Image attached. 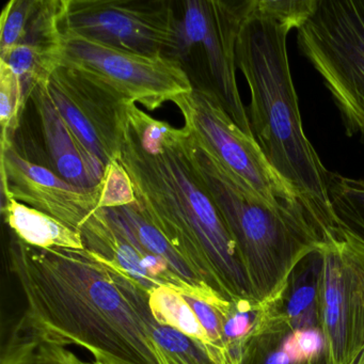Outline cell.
<instances>
[{"label":"cell","mask_w":364,"mask_h":364,"mask_svg":"<svg viewBox=\"0 0 364 364\" xmlns=\"http://www.w3.org/2000/svg\"><path fill=\"white\" fill-rule=\"evenodd\" d=\"M10 270L22 319L44 340L86 348L100 364H165L153 340L150 295L86 249H41L16 236Z\"/></svg>","instance_id":"1"},{"label":"cell","mask_w":364,"mask_h":364,"mask_svg":"<svg viewBox=\"0 0 364 364\" xmlns=\"http://www.w3.org/2000/svg\"><path fill=\"white\" fill-rule=\"evenodd\" d=\"M119 163L142 215L193 272L229 301L255 299L235 242L198 169L191 133L131 104Z\"/></svg>","instance_id":"2"},{"label":"cell","mask_w":364,"mask_h":364,"mask_svg":"<svg viewBox=\"0 0 364 364\" xmlns=\"http://www.w3.org/2000/svg\"><path fill=\"white\" fill-rule=\"evenodd\" d=\"M289 31L251 14L247 0L236 65L250 91L247 112L253 135L272 168L295 189L323 242L342 227L329 197L331 172L304 134L287 55Z\"/></svg>","instance_id":"3"},{"label":"cell","mask_w":364,"mask_h":364,"mask_svg":"<svg viewBox=\"0 0 364 364\" xmlns=\"http://www.w3.org/2000/svg\"><path fill=\"white\" fill-rule=\"evenodd\" d=\"M193 152L237 247L253 297L259 304H272L297 265L318 250L321 234L304 208L268 203L193 138Z\"/></svg>","instance_id":"4"},{"label":"cell","mask_w":364,"mask_h":364,"mask_svg":"<svg viewBox=\"0 0 364 364\" xmlns=\"http://www.w3.org/2000/svg\"><path fill=\"white\" fill-rule=\"evenodd\" d=\"M297 42L323 78L347 136L364 141V0H318Z\"/></svg>","instance_id":"5"},{"label":"cell","mask_w":364,"mask_h":364,"mask_svg":"<svg viewBox=\"0 0 364 364\" xmlns=\"http://www.w3.org/2000/svg\"><path fill=\"white\" fill-rule=\"evenodd\" d=\"M63 31L134 54L183 60L180 18L169 0H65Z\"/></svg>","instance_id":"6"},{"label":"cell","mask_w":364,"mask_h":364,"mask_svg":"<svg viewBox=\"0 0 364 364\" xmlns=\"http://www.w3.org/2000/svg\"><path fill=\"white\" fill-rule=\"evenodd\" d=\"M172 102L195 141L230 173L268 203L302 208L295 189L272 168L257 139L234 122L213 91L198 87Z\"/></svg>","instance_id":"7"},{"label":"cell","mask_w":364,"mask_h":364,"mask_svg":"<svg viewBox=\"0 0 364 364\" xmlns=\"http://www.w3.org/2000/svg\"><path fill=\"white\" fill-rule=\"evenodd\" d=\"M321 306L331 364H364V240L345 228L321 242Z\"/></svg>","instance_id":"8"},{"label":"cell","mask_w":364,"mask_h":364,"mask_svg":"<svg viewBox=\"0 0 364 364\" xmlns=\"http://www.w3.org/2000/svg\"><path fill=\"white\" fill-rule=\"evenodd\" d=\"M63 39L61 65L95 76L150 112L195 88L183 63L176 59L117 50L67 31H63Z\"/></svg>","instance_id":"9"},{"label":"cell","mask_w":364,"mask_h":364,"mask_svg":"<svg viewBox=\"0 0 364 364\" xmlns=\"http://www.w3.org/2000/svg\"><path fill=\"white\" fill-rule=\"evenodd\" d=\"M180 18L183 59L201 53L208 90L213 91L234 122L255 137L236 80V44L246 16L247 0H186Z\"/></svg>","instance_id":"10"},{"label":"cell","mask_w":364,"mask_h":364,"mask_svg":"<svg viewBox=\"0 0 364 364\" xmlns=\"http://www.w3.org/2000/svg\"><path fill=\"white\" fill-rule=\"evenodd\" d=\"M46 88L87 150L106 168L119 161L133 102L95 76L67 65L53 72Z\"/></svg>","instance_id":"11"},{"label":"cell","mask_w":364,"mask_h":364,"mask_svg":"<svg viewBox=\"0 0 364 364\" xmlns=\"http://www.w3.org/2000/svg\"><path fill=\"white\" fill-rule=\"evenodd\" d=\"M1 185L4 197L14 198L80 233L101 208L102 186L88 191L67 182L46 166L23 157L14 141L1 144Z\"/></svg>","instance_id":"12"},{"label":"cell","mask_w":364,"mask_h":364,"mask_svg":"<svg viewBox=\"0 0 364 364\" xmlns=\"http://www.w3.org/2000/svg\"><path fill=\"white\" fill-rule=\"evenodd\" d=\"M104 210L117 230L139 253L142 267L155 289L170 287L206 299L221 297L193 272L165 236L142 215L137 203Z\"/></svg>","instance_id":"13"},{"label":"cell","mask_w":364,"mask_h":364,"mask_svg":"<svg viewBox=\"0 0 364 364\" xmlns=\"http://www.w3.org/2000/svg\"><path fill=\"white\" fill-rule=\"evenodd\" d=\"M63 14L65 0H33L18 46L0 58L18 77L25 103L63 63Z\"/></svg>","instance_id":"14"},{"label":"cell","mask_w":364,"mask_h":364,"mask_svg":"<svg viewBox=\"0 0 364 364\" xmlns=\"http://www.w3.org/2000/svg\"><path fill=\"white\" fill-rule=\"evenodd\" d=\"M240 364H331L321 327L295 328L263 304Z\"/></svg>","instance_id":"15"},{"label":"cell","mask_w":364,"mask_h":364,"mask_svg":"<svg viewBox=\"0 0 364 364\" xmlns=\"http://www.w3.org/2000/svg\"><path fill=\"white\" fill-rule=\"evenodd\" d=\"M29 100L37 109L46 151L55 172L80 188L95 191L101 187L107 168L87 150L65 122L48 95L46 82L38 85Z\"/></svg>","instance_id":"16"},{"label":"cell","mask_w":364,"mask_h":364,"mask_svg":"<svg viewBox=\"0 0 364 364\" xmlns=\"http://www.w3.org/2000/svg\"><path fill=\"white\" fill-rule=\"evenodd\" d=\"M321 257L311 253L294 269L281 295L268 308L295 328H323L321 306Z\"/></svg>","instance_id":"17"},{"label":"cell","mask_w":364,"mask_h":364,"mask_svg":"<svg viewBox=\"0 0 364 364\" xmlns=\"http://www.w3.org/2000/svg\"><path fill=\"white\" fill-rule=\"evenodd\" d=\"M4 218L18 240L36 248L85 249L82 234L11 197H4Z\"/></svg>","instance_id":"18"},{"label":"cell","mask_w":364,"mask_h":364,"mask_svg":"<svg viewBox=\"0 0 364 364\" xmlns=\"http://www.w3.org/2000/svg\"><path fill=\"white\" fill-rule=\"evenodd\" d=\"M1 364H84L65 345L40 338L22 318L4 346Z\"/></svg>","instance_id":"19"},{"label":"cell","mask_w":364,"mask_h":364,"mask_svg":"<svg viewBox=\"0 0 364 364\" xmlns=\"http://www.w3.org/2000/svg\"><path fill=\"white\" fill-rule=\"evenodd\" d=\"M149 295L153 316L159 323L174 328L208 346L212 351L215 361L219 364L208 333L182 293L170 287H161Z\"/></svg>","instance_id":"20"},{"label":"cell","mask_w":364,"mask_h":364,"mask_svg":"<svg viewBox=\"0 0 364 364\" xmlns=\"http://www.w3.org/2000/svg\"><path fill=\"white\" fill-rule=\"evenodd\" d=\"M329 197L341 227L364 240V178L331 172Z\"/></svg>","instance_id":"21"},{"label":"cell","mask_w":364,"mask_h":364,"mask_svg":"<svg viewBox=\"0 0 364 364\" xmlns=\"http://www.w3.org/2000/svg\"><path fill=\"white\" fill-rule=\"evenodd\" d=\"M151 332L161 355L174 364H217L208 346L174 328L155 319Z\"/></svg>","instance_id":"22"},{"label":"cell","mask_w":364,"mask_h":364,"mask_svg":"<svg viewBox=\"0 0 364 364\" xmlns=\"http://www.w3.org/2000/svg\"><path fill=\"white\" fill-rule=\"evenodd\" d=\"M318 0H248V9L255 16L276 21L299 31L315 14Z\"/></svg>","instance_id":"23"},{"label":"cell","mask_w":364,"mask_h":364,"mask_svg":"<svg viewBox=\"0 0 364 364\" xmlns=\"http://www.w3.org/2000/svg\"><path fill=\"white\" fill-rule=\"evenodd\" d=\"M25 103L18 77L3 61H0V122L3 129L1 144L14 141L20 125Z\"/></svg>","instance_id":"24"},{"label":"cell","mask_w":364,"mask_h":364,"mask_svg":"<svg viewBox=\"0 0 364 364\" xmlns=\"http://www.w3.org/2000/svg\"><path fill=\"white\" fill-rule=\"evenodd\" d=\"M137 203L131 178L119 161L108 166L102 185L101 208H121Z\"/></svg>","instance_id":"25"},{"label":"cell","mask_w":364,"mask_h":364,"mask_svg":"<svg viewBox=\"0 0 364 364\" xmlns=\"http://www.w3.org/2000/svg\"><path fill=\"white\" fill-rule=\"evenodd\" d=\"M161 358H163L164 361H165V364H174L173 362L170 361V360L166 359V358L164 357L163 355H161Z\"/></svg>","instance_id":"26"},{"label":"cell","mask_w":364,"mask_h":364,"mask_svg":"<svg viewBox=\"0 0 364 364\" xmlns=\"http://www.w3.org/2000/svg\"><path fill=\"white\" fill-rule=\"evenodd\" d=\"M84 364H100V363H97V362H93V363H85V362H84Z\"/></svg>","instance_id":"27"}]
</instances>
